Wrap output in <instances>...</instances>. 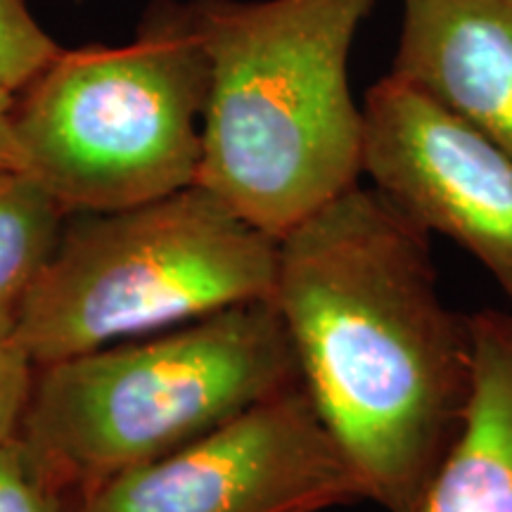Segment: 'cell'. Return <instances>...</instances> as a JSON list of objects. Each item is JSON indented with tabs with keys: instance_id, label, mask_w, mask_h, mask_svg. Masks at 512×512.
Listing matches in <instances>:
<instances>
[{
	"instance_id": "obj_1",
	"label": "cell",
	"mask_w": 512,
	"mask_h": 512,
	"mask_svg": "<svg viewBox=\"0 0 512 512\" xmlns=\"http://www.w3.org/2000/svg\"><path fill=\"white\" fill-rule=\"evenodd\" d=\"M271 302L368 501L408 512L460 430L475 354L430 233L358 183L278 240Z\"/></svg>"
},
{
	"instance_id": "obj_2",
	"label": "cell",
	"mask_w": 512,
	"mask_h": 512,
	"mask_svg": "<svg viewBox=\"0 0 512 512\" xmlns=\"http://www.w3.org/2000/svg\"><path fill=\"white\" fill-rule=\"evenodd\" d=\"M209 60L197 185L280 240L363 176L351 43L375 0H188Z\"/></svg>"
},
{
	"instance_id": "obj_3",
	"label": "cell",
	"mask_w": 512,
	"mask_h": 512,
	"mask_svg": "<svg viewBox=\"0 0 512 512\" xmlns=\"http://www.w3.org/2000/svg\"><path fill=\"white\" fill-rule=\"evenodd\" d=\"M299 382L271 299L36 366L19 441L76 503Z\"/></svg>"
},
{
	"instance_id": "obj_4",
	"label": "cell",
	"mask_w": 512,
	"mask_h": 512,
	"mask_svg": "<svg viewBox=\"0 0 512 512\" xmlns=\"http://www.w3.org/2000/svg\"><path fill=\"white\" fill-rule=\"evenodd\" d=\"M209 60L190 3L157 0L124 46L60 50L12 102L22 169L67 214L197 183Z\"/></svg>"
},
{
	"instance_id": "obj_5",
	"label": "cell",
	"mask_w": 512,
	"mask_h": 512,
	"mask_svg": "<svg viewBox=\"0 0 512 512\" xmlns=\"http://www.w3.org/2000/svg\"><path fill=\"white\" fill-rule=\"evenodd\" d=\"M278 240L202 185L64 221L12 337L36 366L271 299Z\"/></svg>"
},
{
	"instance_id": "obj_6",
	"label": "cell",
	"mask_w": 512,
	"mask_h": 512,
	"mask_svg": "<svg viewBox=\"0 0 512 512\" xmlns=\"http://www.w3.org/2000/svg\"><path fill=\"white\" fill-rule=\"evenodd\" d=\"M358 501L366 486L299 380L100 484L76 512H323Z\"/></svg>"
},
{
	"instance_id": "obj_7",
	"label": "cell",
	"mask_w": 512,
	"mask_h": 512,
	"mask_svg": "<svg viewBox=\"0 0 512 512\" xmlns=\"http://www.w3.org/2000/svg\"><path fill=\"white\" fill-rule=\"evenodd\" d=\"M361 110L373 188L422 230L463 247L512 299V157L394 74Z\"/></svg>"
},
{
	"instance_id": "obj_8",
	"label": "cell",
	"mask_w": 512,
	"mask_h": 512,
	"mask_svg": "<svg viewBox=\"0 0 512 512\" xmlns=\"http://www.w3.org/2000/svg\"><path fill=\"white\" fill-rule=\"evenodd\" d=\"M392 74L512 157V0H403Z\"/></svg>"
},
{
	"instance_id": "obj_9",
	"label": "cell",
	"mask_w": 512,
	"mask_h": 512,
	"mask_svg": "<svg viewBox=\"0 0 512 512\" xmlns=\"http://www.w3.org/2000/svg\"><path fill=\"white\" fill-rule=\"evenodd\" d=\"M470 330L465 418L408 512H512V311L472 313Z\"/></svg>"
},
{
	"instance_id": "obj_10",
	"label": "cell",
	"mask_w": 512,
	"mask_h": 512,
	"mask_svg": "<svg viewBox=\"0 0 512 512\" xmlns=\"http://www.w3.org/2000/svg\"><path fill=\"white\" fill-rule=\"evenodd\" d=\"M67 211L24 169L0 166V332L17 311L60 242Z\"/></svg>"
},
{
	"instance_id": "obj_11",
	"label": "cell",
	"mask_w": 512,
	"mask_h": 512,
	"mask_svg": "<svg viewBox=\"0 0 512 512\" xmlns=\"http://www.w3.org/2000/svg\"><path fill=\"white\" fill-rule=\"evenodd\" d=\"M24 0H0V86L15 95L60 53Z\"/></svg>"
},
{
	"instance_id": "obj_12",
	"label": "cell",
	"mask_w": 512,
	"mask_h": 512,
	"mask_svg": "<svg viewBox=\"0 0 512 512\" xmlns=\"http://www.w3.org/2000/svg\"><path fill=\"white\" fill-rule=\"evenodd\" d=\"M0 512H76V501L38 470L17 439L0 448Z\"/></svg>"
},
{
	"instance_id": "obj_13",
	"label": "cell",
	"mask_w": 512,
	"mask_h": 512,
	"mask_svg": "<svg viewBox=\"0 0 512 512\" xmlns=\"http://www.w3.org/2000/svg\"><path fill=\"white\" fill-rule=\"evenodd\" d=\"M36 363L12 332H0V448L15 444L34 392Z\"/></svg>"
},
{
	"instance_id": "obj_14",
	"label": "cell",
	"mask_w": 512,
	"mask_h": 512,
	"mask_svg": "<svg viewBox=\"0 0 512 512\" xmlns=\"http://www.w3.org/2000/svg\"><path fill=\"white\" fill-rule=\"evenodd\" d=\"M12 102H15V95L0 86V166L22 169V157H19L15 133H12Z\"/></svg>"
}]
</instances>
